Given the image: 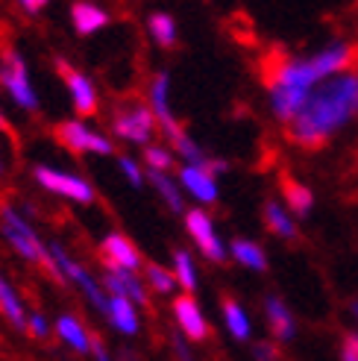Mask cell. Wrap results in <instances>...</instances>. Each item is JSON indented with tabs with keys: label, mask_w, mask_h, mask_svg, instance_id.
Here are the masks:
<instances>
[{
	"label": "cell",
	"mask_w": 358,
	"mask_h": 361,
	"mask_svg": "<svg viewBox=\"0 0 358 361\" xmlns=\"http://www.w3.org/2000/svg\"><path fill=\"white\" fill-rule=\"evenodd\" d=\"M352 68H355V47L347 39H332L311 53L282 56L271 65L264 80L267 109L279 123L288 126L320 85Z\"/></svg>",
	"instance_id": "6da1fadb"
},
{
	"label": "cell",
	"mask_w": 358,
	"mask_h": 361,
	"mask_svg": "<svg viewBox=\"0 0 358 361\" xmlns=\"http://www.w3.org/2000/svg\"><path fill=\"white\" fill-rule=\"evenodd\" d=\"M358 123V68L326 80L306 100L300 115L285 126L291 144L317 150Z\"/></svg>",
	"instance_id": "7a4b0ae2"
},
{
	"label": "cell",
	"mask_w": 358,
	"mask_h": 361,
	"mask_svg": "<svg viewBox=\"0 0 358 361\" xmlns=\"http://www.w3.org/2000/svg\"><path fill=\"white\" fill-rule=\"evenodd\" d=\"M0 232H4V238L12 244V250L18 252V256H24L27 262L42 264L53 279L65 282L62 274H59V267H56V262H53V256H50V244H44L39 235H35V229L12 206L0 209Z\"/></svg>",
	"instance_id": "3957f363"
},
{
	"label": "cell",
	"mask_w": 358,
	"mask_h": 361,
	"mask_svg": "<svg viewBox=\"0 0 358 361\" xmlns=\"http://www.w3.org/2000/svg\"><path fill=\"white\" fill-rule=\"evenodd\" d=\"M226 165L218 159H206L203 165H183L179 168L176 183L188 197H194L200 206H211L218 203L221 188H218V173H223Z\"/></svg>",
	"instance_id": "277c9868"
},
{
	"label": "cell",
	"mask_w": 358,
	"mask_h": 361,
	"mask_svg": "<svg viewBox=\"0 0 358 361\" xmlns=\"http://www.w3.org/2000/svg\"><path fill=\"white\" fill-rule=\"evenodd\" d=\"M50 256H53V262H56V267H59V274H62L65 282H74L100 314H109V294H106L103 282H97L80 262L70 259L68 252H65V247L56 244V241L50 244Z\"/></svg>",
	"instance_id": "5b68a950"
},
{
	"label": "cell",
	"mask_w": 358,
	"mask_h": 361,
	"mask_svg": "<svg viewBox=\"0 0 358 361\" xmlns=\"http://www.w3.org/2000/svg\"><path fill=\"white\" fill-rule=\"evenodd\" d=\"M0 85L6 88V94L21 106L24 112H39V94L30 82V71L21 53L6 50L4 53V62H0Z\"/></svg>",
	"instance_id": "8992f818"
},
{
	"label": "cell",
	"mask_w": 358,
	"mask_h": 361,
	"mask_svg": "<svg viewBox=\"0 0 358 361\" xmlns=\"http://www.w3.org/2000/svg\"><path fill=\"white\" fill-rule=\"evenodd\" d=\"M159 130V121L153 115L150 106H123V109L115 112V121H112V133L121 138V141H130V144H138V147H150V141Z\"/></svg>",
	"instance_id": "52a82bcc"
},
{
	"label": "cell",
	"mask_w": 358,
	"mask_h": 361,
	"mask_svg": "<svg viewBox=\"0 0 358 361\" xmlns=\"http://www.w3.org/2000/svg\"><path fill=\"white\" fill-rule=\"evenodd\" d=\"M35 176V183H39L44 191L50 194H56V197H65V200L70 203H94V188L92 183H85L82 176L77 173H65V171H56V168H47V165H39L32 171Z\"/></svg>",
	"instance_id": "ba28073f"
},
{
	"label": "cell",
	"mask_w": 358,
	"mask_h": 361,
	"mask_svg": "<svg viewBox=\"0 0 358 361\" xmlns=\"http://www.w3.org/2000/svg\"><path fill=\"white\" fill-rule=\"evenodd\" d=\"M56 138L62 147L74 150V153H94V156H112L115 144L106 138L103 133H94L85 121H65L56 126Z\"/></svg>",
	"instance_id": "9c48e42d"
},
{
	"label": "cell",
	"mask_w": 358,
	"mask_h": 361,
	"mask_svg": "<svg viewBox=\"0 0 358 361\" xmlns=\"http://www.w3.org/2000/svg\"><path fill=\"white\" fill-rule=\"evenodd\" d=\"M56 71H59V77L65 80L68 85V94H70V103H74V112L80 118H92L97 112V88H94V80L92 77H85L82 71H77L70 62H65L62 56H56Z\"/></svg>",
	"instance_id": "30bf717a"
},
{
	"label": "cell",
	"mask_w": 358,
	"mask_h": 361,
	"mask_svg": "<svg viewBox=\"0 0 358 361\" xmlns=\"http://www.w3.org/2000/svg\"><path fill=\"white\" fill-rule=\"evenodd\" d=\"M185 229H188L191 241L197 244V250H200L209 262H223L229 256V247L223 244L218 229H214V221L203 209H188L185 212Z\"/></svg>",
	"instance_id": "8fae6325"
},
{
	"label": "cell",
	"mask_w": 358,
	"mask_h": 361,
	"mask_svg": "<svg viewBox=\"0 0 358 361\" xmlns=\"http://www.w3.org/2000/svg\"><path fill=\"white\" fill-rule=\"evenodd\" d=\"M147 94H150V109H153V115L159 121V130H162L165 138L173 144L185 130L179 126V121H176V115L171 109V77L165 74V71H159V74L150 80Z\"/></svg>",
	"instance_id": "7c38bea8"
},
{
	"label": "cell",
	"mask_w": 358,
	"mask_h": 361,
	"mask_svg": "<svg viewBox=\"0 0 358 361\" xmlns=\"http://www.w3.org/2000/svg\"><path fill=\"white\" fill-rule=\"evenodd\" d=\"M100 259L106 264V270H135L141 267V252L135 250V244L121 235V232H109L100 244Z\"/></svg>",
	"instance_id": "4fadbf2b"
},
{
	"label": "cell",
	"mask_w": 358,
	"mask_h": 361,
	"mask_svg": "<svg viewBox=\"0 0 358 361\" xmlns=\"http://www.w3.org/2000/svg\"><path fill=\"white\" fill-rule=\"evenodd\" d=\"M173 317L188 341H206L209 338V323H206L200 305L194 302L191 294H183V297L173 300Z\"/></svg>",
	"instance_id": "5bb4252c"
},
{
	"label": "cell",
	"mask_w": 358,
	"mask_h": 361,
	"mask_svg": "<svg viewBox=\"0 0 358 361\" xmlns=\"http://www.w3.org/2000/svg\"><path fill=\"white\" fill-rule=\"evenodd\" d=\"M103 288L109 297H127L138 305H147V288L132 270H106Z\"/></svg>",
	"instance_id": "9a60e30c"
},
{
	"label": "cell",
	"mask_w": 358,
	"mask_h": 361,
	"mask_svg": "<svg viewBox=\"0 0 358 361\" xmlns=\"http://www.w3.org/2000/svg\"><path fill=\"white\" fill-rule=\"evenodd\" d=\"M264 317H267V326H271V332H273L276 341H294L297 320H294L291 309L279 297H267L264 300Z\"/></svg>",
	"instance_id": "2e32d148"
},
{
	"label": "cell",
	"mask_w": 358,
	"mask_h": 361,
	"mask_svg": "<svg viewBox=\"0 0 358 361\" xmlns=\"http://www.w3.org/2000/svg\"><path fill=\"white\" fill-rule=\"evenodd\" d=\"M70 24H74V30L80 35H94L109 24V12L97 4H88V0H77V4L70 6Z\"/></svg>",
	"instance_id": "e0dca14e"
},
{
	"label": "cell",
	"mask_w": 358,
	"mask_h": 361,
	"mask_svg": "<svg viewBox=\"0 0 358 361\" xmlns=\"http://www.w3.org/2000/svg\"><path fill=\"white\" fill-rule=\"evenodd\" d=\"M264 226L271 229L276 238H285V241H294L297 238V221H294V214L288 212V206L279 203V200H267L264 203Z\"/></svg>",
	"instance_id": "ac0fdd59"
},
{
	"label": "cell",
	"mask_w": 358,
	"mask_h": 361,
	"mask_svg": "<svg viewBox=\"0 0 358 361\" xmlns=\"http://www.w3.org/2000/svg\"><path fill=\"white\" fill-rule=\"evenodd\" d=\"M147 183L156 188V194L165 200V206L176 214H185V191L179 188L176 179H171L168 173H159V171H147Z\"/></svg>",
	"instance_id": "d6986e66"
},
{
	"label": "cell",
	"mask_w": 358,
	"mask_h": 361,
	"mask_svg": "<svg viewBox=\"0 0 358 361\" xmlns=\"http://www.w3.org/2000/svg\"><path fill=\"white\" fill-rule=\"evenodd\" d=\"M282 200L288 206V212L294 218H306V214L314 209V194L306 183H297V179H285L282 185Z\"/></svg>",
	"instance_id": "ffe728a7"
},
{
	"label": "cell",
	"mask_w": 358,
	"mask_h": 361,
	"mask_svg": "<svg viewBox=\"0 0 358 361\" xmlns=\"http://www.w3.org/2000/svg\"><path fill=\"white\" fill-rule=\"evenodd\" d=\"M109 323L123 332V335H135L138 332V312H135V302L127 297H109Z\"/></svg>",
	"instance_id": "44dd1931"
},
{
	"label": "cell",
	"mask_w": 358,
	"mask_h": 361,
	"mask_svg": "<svg viewBox=\"0 0 358 361\" xmlns=\"http://www.w3.org/2000/svg\"><path fill=\"white\" fill-rule=\"evenodd\" d=\"M56 335L65 341L70 350L77 353H92V335L82 329V323L74 317V314H62L56 320Z\"/></svg>",
	"instance_id": "7402d4cb"
},
{
	"label": "cell",
	"mask_w": 358,
	"mask_h": 361,
	"mask_svg": "<svg viewBox=\"0 0 358 361\" xmlns=\"http://www.w3.org/2000/svg\"><path fill=\"white\" fill-rule=\"evenodd\" d=\"M229 256L235 259L241 267H247V270H256V274H261V270H267V256H264V250H261L256 241L235 238V241L229 244Z\"/></svg>",
	"instance_id": "603a6c76"
},
{
	"label": "cell",
	"mask_w": 358,
	"mask_h": 361,
	"mask_svg": "<svg viewBox=\"0 0 358 361\" xmlns=\"http://www.w3.org/2000/svg\"><path fill=\"white\" fill-rule=\"evenodd\" d=\"M0 314H4L15 329H27V314H24V302L21 297L15 294V288L4 279V274H0Z\"/></svg>",
	"instance_id": "cb8c5ba5"
},
{
	"label": "cell",
	"mask_w": 358,
	"mask_h": 361,
	"mask_svg": "<svg viewBox=\"0 0 358 361\" xmlns=\"http://www.w3.org/2000/svg\"><path fill=\"white\" fill-rule=\"evenodd\" d=\"M223 323H226L229 335L235 338V341H249V335H253V326H249L247 312L232 297L223 300Z\"/></svg>",
	"instance_id": "d4e9b609"
},
{
	"label": "cell",
	"mask_w": 358,
	"mask_h": 361,
	"mask_svg": "<svg viewBox=\"0 0 358 361\" xmlns=\"http://www.w3.org/2000/svg\"><path fill=\"white\" fill-rule=\"evenodd\" d=\"M147 32L153 35V42L159 47H173L176 44V21L168 12H153L147 18Z\"/></svg>",
	"instance_id": "484cf974"
},
{
	"label": "cell",
	"mask_w": 358,
	"mask_h": 361,
	"mask_svg": "<svg viewBox=\"0 0 358 361\" xmlns=\"http://www.w3.org/2000/svg\"><path fill=\"white\" fill-rule=\"evenodd\" d=\"M173 276L185 288V294H191L197 288V267H194V259L188 250H173Z\"/></svg>",
	"instance_id": "4316f807"
},
{
	"label": "cell",
	"mask_w": 358,
	"mask_h": 361,
	"mask_svg": "<svg viewBox=\"0 0 358 361\" xmlns=\"http://www.w3.org/2000/svg\"><path fill=\"white\" fill-rule=\"evenodd\" d=\"M173 159H176V153L171 147H165V144H150V147H144V165H147V171L168 173L173 168Z\"/></svg>",
	"instance_id": "83f0119b"
},
{
	"label": "cell",
	"mask_w": 358,
	"mask_h": 361,
	"mask_svg": "<svg viewBox=\"0 0 358 361\" xmlns=\"http://www.w3.org/2000/svg\"><path fill=\"white\" fill-rule=\"evenodd\" d=\"M144 274H147V285L153 288L156 294H173V288L179 285L176 276H173V270H165L162 264H147L144 267Z\"/></svg>",
	"instance_id": "f1b7e54d"
},
{
	"label": "cell",
	"mask_w": 358,
	"mask_h": 361,
	"mask_svg": "<svg viewBox=\"0 0 358 361\" xmlns=\"http://www.w3.org/2000/svg\"><path fill=\"white\" fill-rule=\"evenodd\" d=\"M118 168L123 171V176H127V183H130L132 188H141V185H144L147 171H141V165H138L132 156H121V159H118Z\"/></svg>",
	"instance_id": "f546056e"
},
{
	"label": "cell",
	"mask_w": 358,
	"mask_h": 361,
	"mask_svg": "<svg viewBox=\"0 0 358 361\" xmlns=\"http://www.w3.org/2000/svg\"><path fill=\"white\" fill-rule=\"evenodd\" d=\"M341 361H358V332H347L341 341Z\"/></svg>",
	"instance_id": "4dcf8cb0"
},
{
	"label": "cell",
	"mask_w": 358,
	"mask_h": 361,
	"mask_svg": "<svg viewBox=\"0 0 358 361\" xmlns=\"http://www.w3.org/2000/svg\"><path fill=\"white\" fill-rule=\"evenodd\" d=\"M27 329H30V335L32 338H47V332H50V326H47V320H44V314H39V312H35V314H30V320H27Z\"/></svg>",
	"instance_id": "1f68e13d"
},
{
	"label": "cell",
	"mask_w": 358,
	"mask_h": 361,
	"mask_svg": "<svg viewBox=\"0 0 358 361\" xmlns=\"http://www.w3.org/2000/svg\"><path fill=\"white\" fill-rule=\"evenodd\" d=\"M256 358L259 361H276L279 353H276V347L271 344V341H261V344H256Z\"/></svg>",
	"instance_id": "d6a6232c"
},
{
	"label": "cell",
	"mask_w": 358,
	"mask_h": 361,
	"mask_svg": "<svg viewBox=\"0 0 358 361\" xmlns=\"http://www.w3.org/2000/svg\"><path fill=\"white\" fill-rule=\"evenodd\" d=\"M18 4H21V9L24 12H30V15H35V12H42L50 0H18Z\"/></svg>",
	"instance_id": "836d02e7"
},
{
	"label": "cell",
	"mask_w": 358,
	"mask_h": 361,
	"mask_svg": "<svg viewBox=\"0 0 358 361\" xmlns=\"http://www.w3.org/2000/svg\"><path fill=\"white\" fill-rule=\"evenodd\" d=\"M92 353H94V361H112L109 353H106V347L100 344V338H92Z\"/></svg>",
	"instance_id": "e575fe53"
},
{
	"label": "cell",
	"mask_w": 358,
	"mask_h": 361,
	"mask_svg": "<svg viewBox=\"0 0 358 361\" xmlns=\"http://www.w3.org/2000/svg\"><path fill=\"white\" fill-rule=\"evenodd\" d=\"M173 347H176L179 358H183V361H191V353L185 350V341H183V338H176V341H173Z\"/></svg>",
	"instance_id": "d590c367"
},
{
	"label": "cell",
	"mask_w": 358,
	"mask_h": 361,
	"mask_svg": "<svg viewBox=\"0 0 358 361\" xmlns=\"http://www.w3.org/2000/svg\"><path fill=\"white\" fill-rule=\"evenodd\" d=\"M350 309H352V317H355V323H358V300L350 305Z\"/></svg>",
	"instance_id": "8d00e7d4"
},
{
	"label": "cell",
	"mask_w": 358,
	"mask_h": 361,
	"mask_svg": "<svg viewBox=\"0 0 358 361\" xmlns=\"http://www.w3.org/2000/svg\"><path fill=\"white\" fill-rule=\"evenodd\" d=\"M0 130H6V121H4V112H0Z\"/></svg>",
	"instance_id": "74e56055"
},
{
	"label": "cell",
	"mask_w": 358,
	"mask_h": 361,
	"mask_svg": "<svg viewBox=\"0 0 358 361\" xmlns=\"http://www.w3.org/2000/svg\"><path fill=\"white\" fill-rule=\"evenodd\" d=\"M0 173H4V165H0Z\"/></svg>",
	"instance_id": "f35d334b"
}]
</instances>
